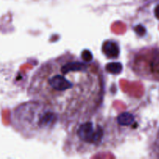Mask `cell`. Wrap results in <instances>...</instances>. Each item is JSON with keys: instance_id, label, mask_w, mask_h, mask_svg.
I'll use <instances>...</instances> for the list:
<instances>
[{"instance_id": "1", "label": "cell", "mask_w": 159, "mask_h": 159, "mask_svg": "<svg viewBox=\"0 0 159 159\" xmlns=\"http://www.w3.org/2000/svg\"><path fill=\"white\" fill-rule=\"evenodd\" d=\"M27 93L54 112L65 126L96 114L105 94L97 62L66 52L43 62L30 80Z\"/></svg>"}, {"instance_id": "2", "label": "cell", "mask_w": 159, "mask_h": 159, "mask_svg": "<svg viewBox=\"0 0 159 159\" xmlns=\"http://www.w3.org/2000/svg\"><path fill=\"white\" fill-rule=\"evenodd\" d=\"M11 123L17 132L30 139H44L59 124H63L48 107L34 100L17 106L11 115Z\"/></svg>"}, {"instance_id": "3", "label": "cell", "mask_w": 159, "mask_h": 159, "mask_svg": "<svg viewBox=\"0 0 159 159\" xmlns=\"http://www.w3.org/2000/svg\"><path fill=\"white\" fill-rule=\"evenodd\" d=\"M96 114L71 124L65 144L67 154H87L105 144L110 127L106 121L95 118Z\"/></svg>"}, {"instance_id": "4", "label": "cell", "mask_w": 159, "mask_h": 159, "mask_svg": "<svg viewBox=\"0 0 159 159\" xmlns=\"http://www.w3.org/2000/svg\"><path fill=\"white\" fill-rule=\"evenodd\" d=\"M127 66L139 79L159 82V47H144L131 51Z\"/></svg>"}, {"instance_id": "5", "label": "cell", "mask_w": 159, "mask_h": 159, "mask_svg": "<svg viewBox=\"0 0 159 159\" xmlns=\"http://www.w3.org/2000/svg\"><path fill=\"white\" fill-rule=\"evenodd\" d=\"M155 16H156V17L158 19H159V6H157L156 8H155Z\"/></svg>"}]
</instances>
